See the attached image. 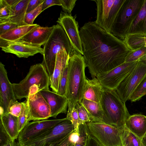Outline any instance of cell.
Wrapping results in <instances>:
<instances>
[{"label": "cell", "instance_id": "6da1fadb", "mask_svg": "<svg viewBox=\"0 0 146 146\" xmlns=\"http://www.w3.org/2000/svg\"><path fill=\"white\" fill-rule=\"evenodd\" d=\"M79 34L83 56L92 78L125 62L131 51L123 40L103 29L95 21L85 23Z\"/></svg>", "mask_w": 146, "mask_h": 146}, {"label": "cell", "instance_id": "7a4b0ae2", "mask_svg": "<svg viewBox=\"0 0 146 146\" xmlns=\"http://www.w3.org/2000/svg\"><path fill=\"white\" fill-rule=\"evenodd\" d=\"M68 67L65 96L68 101V111H70L75 107L76 102L83 98L87 79L85 73L86 66L83 56L73 51L70 55Z\"/></svg>", "mask_w": 146, "mask_h": 146}, {"label": "cell", "instance_id": "3957f363", "mask_svg": "<svg viewBox=\"0 0 146 146\" xmlns=\"http://www.w3.org/2000/svg\"><path fill=\"white\" fill-rule=\"evenodd\" d=\"M100 103L103 111L102 122L123 129L131 115L125 102L120 98L115 90L103 88Z\"/></svg>", "mask_w": 146, "mask_h": 146}, {"label": "cell", "instance_id": "277c9868", "mask_svg": "<svg viewBox=\"0 0 146 146\" xmlns=\"http://www.w3.org/2000/svg\"><path fill=\"white\" fill-rule=\"evenodd\" d=\"M54 26L50 36L44 45L43 60L41 63L50 77L54 70L57 53L64 49L70 55L73 51L70 40L62 28L58 24Z\"/></svg>", "mask_w": 146, "mask_h": 146}, {"label": "cell", "instance_id": "5b68a950", "mask_svg": "<svg viewBox=\"0 0 146 146\" xmlns=\"http://www.w3.org/2000/svg\"><path fill=\"white\" fill-rule=\"evenodd\" d=\"M50 76L42 63L31 66L25 77L18 83H12V86L16 99L26 98L30 88L38 86L40 91L49 90Z\"/></svg>", "mask_w": 146, "mask_h": 146}, {"label": "cell", "instance_id": "8992f818", "mask_svg": "<svg viewBox=\"0 0 146 146\" xmlns=\"http://www.w3.org/2000/svg\"><path fill=\"white\" fill-rule=\"evenodd\" d=\"M144 0H125L120 9L110 33L123 40L136 17Z\"/></svg>", "mask_w": 146, "mask_h": 146}, {"label": "cell", "instance_id": "52a82bcc", "mask_svg": "<svg viewBox=\"0 0 146 146\" xmlns=\"http://www.w3.org/2000/svg\"><path fill=\"white\" fill-rule=\"evenodd\" d=\"M86 123L89 135L102 146H123L122 130L103 122Z\"/></svg>", "mask_w": 146, "mask_h": 146}, {"label": "cell", "instance_id": "ba28073f", "mask_svg": "<svg viewBox=\"0 0 146 146\" xmlns=\"http://www.w3.org/2000/svg\"><path fill=\"white\" fill-rule=\"evenodd\" d=\"M38 86L31 87L26 98L28 121L46 120L51 117L50 107Z\"/></svg>", "mask_w": 146, "mask_h": 146}, {"label": "cell", "instance_id": "9c48e42d", "mask_svg": "<svg viewBox=\"0 0 146 146\" xmlns=\"http://www.w3.org/2000/svg\"><path fill=\"white\" fill-rule=\"evenodd\" d=\"M125 0H94L97 5L96 23L110 33L121 7Z\"/></svg>", "mask_w": 146, "mask_h": 146}, {"label": "cell", "instance_id": "30bf717a", "mask_svg": "<svg viewBox=\"0 0 146 146\" xmlns=\"http://www.w3.org/2000/svg\"><path fill=\"white\" fill-rule=\"evenodd\" d=\"M74 130L71 122L67 118L38 137L23 144L26 146H44L47 143L59 142Z\"/></svg>", "mask_w": 146, "mask_h": 146}, {"label": "cell", "instance_id": "8fae6325", "mask_svg": "<svg viewBox=\"0 0 146 146\" xmlns=\"http://www.w3.org/2000/svg\"><path fill=\"white\" fill-rule=\"evenodd\" d=\"M146 76V63L138 61L136 65L115 89L120 98L126 102Z\"/></svg>", "mask_w": 146, "mask_h": 146}, {"label": "cell", "instance_id": "7c38bea8", "mask_svg": "<svg viewBox=\"0 0 146 146\" xmlns=\"http://www.w3.org/2000/svg\"><path fill=\"white\" fill-rule=\"evenodd\" d=\"M76 15L61 11L57 22L63 29L66 34L74 51L83 55L82 44L80 38L79 25L76 20Z\"/></svg>", "mask_w": 146, "mask_h": 146}, {"label": "cell", "instance_id": "4fadbf2b", "mask_svg": "<svg viewBox=\"0 0 146 146\" xmlns=\"http://www.w3.org/2000/svg\"><path fill=\"white\" fill-rule=\"evenodd\" d=\"M137 62H125L106 73L98 75L96 77L103 88L115 90L135 67Z\"/></svg>", "mask_w": 146, "mask_h": 146}, {"label": "cell", "instance_id": "5bb4252c", "mask_svg": "<svg viewBox=\"0 0 146 146\" xmlns=\"http://www.w3.org/2000/svg\"><path fill=\"white\" fill-rule=\"evenodd\" d=\"M67 118L29 122L20 132L18 141L23 143L33 139L49 130Z\"/></svg>", "mask_w": 146, "mask_h": 146}, {"label": "cell", "instance_id": "9a60e30c", "mask_svg": "<svg viewBox=\"0 0 146 146\" xmlns=\"http://www.w3.org/2000/svg\"><path fill=\"white\" fill-rule=\"evenodd\" d=\"M5 66L0 63V115L8 113V108L11 100H17L7 76Z\"/></svg>", "mask_w": 146, "mask_h": 146}, {"label": "cell", "instance_id": "2e32d148", "mask_svg": "<svg viewBox=\"0 0 146 146\" xmlns=\"http://www.w3.org/2000/svg\"><path fill=\"white\" fill-rule=\"evenodd\" d=\"M0 46L1 50L5 52L14 54L19 58H27L38 53L43 54V49L40 46L19 41L7 42L0 40Z\"/></svg>", "mask_w": 146, "mask_h": 146}, {"label": "cell", "instance_id": "e0dca14e", "mask_svg": "<svg viewBox=\"0 0 146 146\" xmlns=\"http://www.w3.org/2000/svg\"><path fill=\"white\" fill-rule=\"evenodd\" d=\"M50 108L51 117L56 118L59 114H66L68 104L66 97L49 90L40 91Z\"/></svg>", "mask_w": 146, "mask_h": 146}, {"label": "cell", "instance_id": "ac0fdd59", "mask_svg": "<svg viewBox=\"0 0 146 146\" xmlns=\"http://www.w3.org/2000/svg\"><path fill=\"white\" fill-rule=\"evenodd\" d=\"M54 28L40 26L31 31L18 41L32 45H44L50 36Z\"/></svg>", "mask_w": 146, "mask_h": 146}, {"label": "cell", "instance_id": "d6986e66", "mask_svg": "<svg viewBox=\"0 0 146 146\" xmlns=\"http://www.w3.org/2000/svg\"><path fill=\"white\" fill-rule=\"evenodd\" d=\"M70 55L65 49L60 50L57 54L53 73L50 77V86L53 92L57 93L59 80L65 68L68 65Z\"/></svg>", "mask_w": 146, "mask_h": 146}, {"label": "cell", "instance_id": "ffe728a7", "mask_svg": "<svg viewBox=\"0 0 146 146\" xmlns=\"http://www.w3.org/2000/svg\"><path fill=\"white\" fill-rule=\"evenodd\" d=\"M125 127L141 139L146 133V116L141 114L130 115L126 121Z\"/></svg>", "mask_w": 146, "mask_h": 146}, {"label": "cell", "instance_id": "44dd1931", "mask_svg": "<svg viewBox=\"0 0 146 146\" xmlns=\"http://www.w3.org/2000/svg\"><path fill=\"white\" fill-rule=\"evenodd\" d=\"M103 88L96 77L93 78L91 80L87 79L82 98L100 103Z\"/></svg>", "mask_w": 146, "mask_h": 146}, {"label": "cell", "instance_id": "7402d4cb", "mask_svg": "<svg viewBox=\"0 0 146 146\" xmlns=\"http://www.w3.org/2000/svg\"><path fill=\"white\" fill-rule=\"evenodd\" d=\"M30 1L20 0L13 9L11 15L7 18L0 19V24L10 23L17 24L19 26L27 25L25 22V18Z\"/></svg>", "mask_w": 146, "mask_h": 146}, {"label": "cell", "instance_id": "603a6c76", "mask_svg": "<svg viewBox=\"0 0 146 146\" xmlns=\"http://www.w3.org/2000/svg\"><path fill=\"white\" fill-rule=\"evenodd\" d=\"M37 24L18 26L0 35V40L7 42L17 41L25 36L40 26Z\"/></svg>", "mask_w": 146, "mask_h": 146}, {"label": "cell", "instance_id": "cb8c5ba5", "mask_svg": "<svg viewBox=\"0 0 146 146\" xmlns=\"http://www.w3.org/2000/svg\"><path fill=\"white\" fill-rule=\"evenodd\" d=\"M18 117L10 113L0 115L1 123L13 141L18 138L20 133L18 127Z\"/></svg>", "mask_w": 146, "mask_h": 146}, {"label": "cell", "instance_id": "d4e9b609", "mask_svg": "<svg viewBox=\"0 0 146 146\" xmlns=\"http://www.w3.org/2000/svg\"><path fill=\"white\" fill-rule=\"evenodd\" d=\"M131 34L146 35V0L129 28L127 35Z\"/></svg>", "mask_w": 146, "mask_h": 146}, {"label": "cell", "instance_id": "484cf974", "mask_svg": "<svg viewBox=\"0 0 146 146\" xmlns=\"http://www.w3.org/2000/svg\"><path fill=\"white\" fill-rule=\"evenodd\" d=\"M88 113L92 121L102 122L103 113L100 103H97L82 98L80 101Z\"/></svg>", "mask_w": 146, "mask_h": 146}, {"label": "cell", "instance_id": "4316f807", "mask_svg": "<svg viewBox=\"0 0 146 146\" xmlns=\"http://www.w3.org/2000/svg\"><path fill=\"white\" fill-rule=\"evenodd\" d=\"M123 40L128 48L131 50L133 51L145 46L146 35L128 34Z\"/></svg>", "mask_w": 146, "mask_h": 146}, {"label": "cell", "instance_id": "83f0119b", "mask_svg": "<svg viewBox=\"0 0 146 146\" xmlns=\"http://www.w3.org/2000/svg\"><path fill=\"white\" fill-rule=\"evenodd\" d=\"M121 137L123 146H144L141 139L125 127L122 130Z\"/></svg>", "mask_w": 146, "mask_h": 146}, {"label": "cell", "instance_id": "f1b7e54d", "mask_svg": "<svg viewBox=\"0 0 146 146\" xmlns=\"http://www.w3.org/2000/svg\"><path fill=\"white\" fill-rule=\"evenodd\" d=\"M146 95V76L141 82L132 94L129 100L131 102L139 100Z\"/></svg>", "mask_w": 146, "mask_h": 146}, {"label": "cell", "instance_id": "f546056e", "mask_svg": "<svg viewBox=\"0 0 146 146\" xmlns=\"http://www.w3.org/2000/svg\"><path fill=\"white\" fill-rule=\"evenodd\" d=\"M66 117L71 122L75 131L76 132H78L79 126L85 123L79 119L77 110L75 107L72 111H68Z\"/></svg>", "mask_w": 146, "mask_h": 146}, {"label": "cell", "instance_id": "4dcf8cb0", "mask_svg": "<svg viewBox=\"0 0 146 146\" xmlns=\"http://www.w3.org/2000/svg\"><path fill=\"white\" fill-rule=\"evenodd\" d=\"M22 103V110L20 115L18 117V127L20 133L29 122L28 121L27 109L26 100Z\"/></svg>", "mask_w": 146, "mask_h": 146}, {"label": "cell", "instance_id": "1f68e13d", "mask_svg": "<svg viewBox=\"0 0 146 146\" xmlns=\"http://www.w3.org/2000/svg\"><path fill=\"white\" fill-rule=\"evenodd\" d=\"M146 55V47L143 46L140 48L131 51L126 59V62L138 61L143 56Z\"/></svg>", "mask_w": 146, "mask_h": 146}, {"label": "cell", "instance_id": "d6a6232c", "mask_svg": "<svg viewBox=\"0 0 146 146\" xmlns=\"http://www.w3.org/2000/svg\"><path fill=\"white\" fill-rule=\"evenodd\" d=\"M79 139L74 146H85L89 134L86 123L80 125L79 127Z\"/></svg>", "mask_w": 146, "mask_h": 146}, {"label": "cell", "instance_id": "836d02e7", "mask_svg": "<svg viewBox=\"0 0 146 146\" xmlns=\"http://www.w3.org/2000/svg\"><path fill=\"white\" fill-rule=\"evenodd\" d=\"M68 74V67L67 65L63 71L59 80L58 91L57 93L59 95L65 96L67 81Z\"/></svg>", "mask_w": 146, "mask_h": 146}, {"label": "cell", "instance_id": "e575fe53", "mask_svg": "<svg viewBox=\"0 0 146 146\" xmlns=\"http://www.w3.org/2000/svg\"><path fill=\"white\" fill-rule=\"evenodd\" d=\"M42 3H43L34 9L26 13L25 22L27 25H32L33 24L35 19L42 12Z\"/></svg>", "mask_w": 146, "mask_h": 146}, {"label": "cell", "instance_id": "d590c367", "mask_svg": "<svg viewBox=\"0 0 146 146\" xmlns=\"http://www.w3.org/2000/svg\"><path fill=\"white\" fill-rule=\"evenodd\" d=\"M75 108L77 110L80 119L84 123L92 121L87 111L80 101L76 102Z\"/></svg>", "mask_w": 146, "mask_h": 146}, {"label": "cell", "instance_id": "8d00e7d4", "mask_svg": "<svg viewBox=\"0 0 146 146\" xmlns=\"http://www.w3.org/2000/svg\"><path fill=\"white\" fill-rule=\"evenodd\" d=\"M22 107V102H19L17 100H11L8 108V113L18 117L21 114Z\"/></svg>", "mask_w": 146, "mask_h": 146}, {"label": "cell", "instance_id": "74e56055", "mask_svg": "<svg viewBox=\"0 0 146 146\" xmlns=\"http://www.w3.org/2000/svg\"><path fill=\"white\" fill-rule=\"evenodd\" d=\"M13 10L5 0H0V19L10 16Z\"/></svg>", "mask_w": 146, "mask_h": 146}, {"label": "cell", "instance_id": "f35d334b", "mask_svg": "<svg viewBox=\"0 0 146 146\" xmlns=\"http://www.w3.org/2000/svg\"><path fill=\"white\" fill-rule=\"evenodd\" d=\"M12 141L13 140L6 132L2 125L0 123V146L5 145Z\"/></svg>", "mask_w": 146, "mask_h": 146}, {"label": "cell", "instance_id": "ab89813d", "mask_svg": "<svg viewBox=\"0 0 146 146\" xmlns=\"http://www.w3.org/2000/svg\"><path fill=\"white\" fill-rule=\"evenodd\" d=\"M77 0H61V6L64 12L70 13L74 7Z\"/></svg>", "mask_w": 146, "mask_h": 146}, {"label": "cell", "instance_id": "60d3db41", "mask_svg": "<svg viewBox=\"0 0 146 146\" xmlns=\"http://www.w3.org/2000/svg\"><path fill=\"white\" fill-rule=\"evenodd\" d=\"M19 26L17 24L6 23L0 24V35Z\"/></svg>", "mask_w": 146, "mask_h": 146}, {"label": "cell", "instance_id": "b9f144b4", "mask_svg": "<svg viewBox=\"0 0 146 146\" xmlns=\"http://www.w3.org/2000/svg\"><path fill=\"white\" fill-rule=\"evenodd\" d=\"M54 5L61 6V0H44L42 3V12L47 8Z\"/></svg>", "mask_w": 146, "mask_h": 146}, {"label": "cell", "instance_id": "7bdbcfd3", "mask_svg": "<svg viewBox=\"0 0 146 146\" xmlns=\"http://www.w3.org/2000/svg\"><path fill=\"white\" fill-rule=\"evenodd\" d=\"M44 1V0H30L27 6L26 13L37 8Z\"/></svg>", "mask_w": 146, "mask_h": 146}, {"label": "cell", "instance_id": "ee69618b", "mask_svg": "<svg viewBox=\"0 0 146 146\" xmlns=\"http://www.w3.org/2000/svg\"><path fill=\"white\" fill-rule=\"evenodd\" d=\"M71 134L58 143L55 146H74L75 143L70 139V136Z\"/></svg>", "mask_w": 146, "mask_h": 146}, {"label": "cell", "instance_id": "f6af8a7d", "mask_svg": "<svg viewBox=\"0 0 146 146\" xmlns=\"http://www.w3.org/2000/svg\"><path fill=\"white\" fill-rule=\"evenodd\" d=\"M85 146H102L96 139L89 134Z\"/></svg>", "mask_w": 146, "mask_h": 146}, {"label": "cell", "instance_id": "bcb514c9", "mask_svg": "<svg viewBox=\"0 0 146 146\" xmlns=\"http://www.w3.org/2000/svg\"><path fill=\"white\" fill-rule=\"evenodd\" d=\"M20 0H5L6 2L13 10L19 2Z\"/></svg>", "mask_w": 146, "mask_h": 146}, {"label": "cell", "instance_id": "7dc6e473", "mask_svg": "<svg viewBox=\"0 0 146 146\" xmlns=\"http://www.w3.org/2000/svg\"><path fill=\"white\" fill-rule=\"evenodd\" d=\"M141 141L143 145L144 146H146V133L141 139Z\"/></svg>", "mask_w": 146, "mask_h": 146}, {"label": "cell", "instance_id": "c3c4849f", "mask_svg": "<svg viewBox=\"0 0 146 146\" xmlns=\"http://www.w3.org/2000/svg\"><path fill=\"white\" fill-rule=\"evenodd\" d=\"M3 146H16L15 142V141H12L9 143Z\"/></svg>", "mask_w": 146, "mask_h": 146}, {"label": "cell", "instance_id": "681fc988", "mask_svg": "<svg viewBox=\"0 0 146 146\" xmlns=\"http://www.w3.org/2000/svg\"><path fill=\"white\" fill-rule=\"evenodd\" d=\"M59 142L47 143L44 146H55Z\"/></svg>", "mask_w": 146, "mask_h": 146}, {"label": "cell", "instance_id": "f907efd6", "mask_svg": "<svg viewBox=\"0 0 146 146\" xmlns=\"http://www.w3.org/2000/svg\"><path fill=\"white\" fill-rule=\"evenodd\" d=\"M141 61L146 63V55L140 58L138 61Z\"/></svg>", "mask_w": 146, "mask_h": 146}, {"label": "cell", "instance_id": "816d5d0a", "mask_svg": "<svg viewBox=\"0 0 146 146\" xmlns=\"http://www.w3.org/2000/svg\"><path fill=\"white\" fill-rule=\"evenodd\" d=\"M15 146H26L24 144L21 143L17 141V142H15Z\"/></svg>", "mask_w": 146, "mask_h": 146}, {"label": "cell", "instance_id": "f5cc1de1", "mask_svg": "<svg viewBox=\"0 0 146 146\" xmlns=\"http://www.w3.org/2000/svg\"><path fill=\"white\" fill-rule=\"evenodd\" d=\"M145 46L146 47V43L145 44Z\"/></svg>", "mask_w": 146, "mask_h": 146}]
</instances>
